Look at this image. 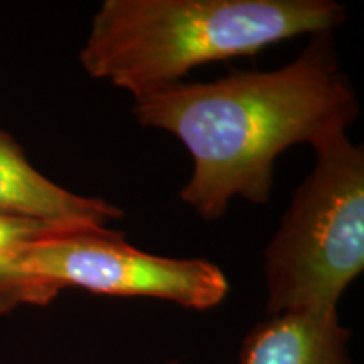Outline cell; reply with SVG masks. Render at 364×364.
Returning <instances> with one entry per match:
<instances>
[{
    "label": "cell",
    "instance_id": "6da1fadb",
    "mask_svg": "<svg viewBox=\"0 0 364 364\" xmlns=\"http://www.w3.org/2000/svg\"><path fill=\"white\" fill-rule=\"evenodd\" d=\"M132 113L140 125L169 132L188 149L193 172L181 201L211 223L235 198L265 204L277 157L346 132L359 117V103L332 33H318L279 70L181 81L135 98Z\"/></svg>",
    "mask_w": 364,
    "mask_h": 364
},
{
    "label": "cell",
    "instance_id": "7a4b0ae2",
    "mask_svg": "<svg viewBox=\"0 0 364 364\" xmlns=\"http://www.w3.org/2000/svg\"><path fill=\"white\" fill-rule=\"evenodd\" d=\"M346 17L334 0H105L80 63L135 100L181 83L198 66L332 33Z\"/></svg>",
    "mask_w": 364,
    "mask_h": 364
},
{
    "label": "cell",
    "instance_id": "3957f363",
    "mask_svg": "<svg viewBox=\"0 0 364 364\" xmlns=\"http://www.w3.org/2000/svg\"><path fill=\"white\" fill-rule=\"evenodd\" d=\"M263 252L267 316L332 312L364 270V150L336 132Z\"/></svg>",
    "mask_w": 364,
    "mask_h": 364
},
{
    "label": "cell",
    "instance_id": "277c9868",
    "mask_svg": "<svg viewBox=\"0 0 364 364\" xmlns=\"http://www.w3.org/2000/svg\"><path fill=\"white\" fill-rule=\"evenodd\" d=\"M17 267L58 292L75 287L112 297L169 300L193 311L215 309L230 294V282L215 263L142 252L108 226L34 241L19 253Z\"/></svg>",
    "mask_w": 364,
    "mask_h": 364
},
{
    "label": "cell",
    "instance_id": "5b68a950",
    "mask_svg": "<svg viewBox=\"0 0 364 364\" xmlns=\"http://www.w3.org/2000/svg\"><path fill=\"white\" fill-rule=\"evenodd\" d=\"M0 215L105 228L124 211L102 198L71 193L27 161L14 136L0 130Z\"/></svg>",
    "mask_w": 364,
    "mask_h": 364
},
{
    "label": "cell",
    "instance_id": "8992f818",
    "mask_svg": "<svg viewBox=\"0 0 364 364\" xmlns=\"http://www.w3.org/2000/svg\"><path fill=\"white\" fill-rule=\"evenodd\" d=\"M338 311L267 316L241 343L238 364H353Z\"/></svg>",
    "mask_w": 364,
    "mask_h": 364
},
{
    "label": "cell",
    "instance_id": "52a82bcc",
    "mask_svg": "<svg viewBox=\"0 0 364 364\" xmlns=\"http://www.w3.org/2000/svg\"><path fill=\"white\" fill-rule=\"evenodd\" d=\"M76 228L98 226L68 225V223L0 215V316L24 306L46 307L59 297L61 292H58L56 289L22 273L17 267V258L27 245Z\"/></svg>",
    "mask_w": 364,
    "mask_h": 364
},
{
    "label": "cell",
    "instance_id": "ba28073f",
    "mask_svg": "<svg viewBox=\"0 0 364 364\" xmlns=\"http://www.w3.org/2000/svg\"><path fill=\"white\" fill-rule=\"evenodd\" d=\"M162 364H179L177 361H167V363H162Z\"/></svg>",
    "mask_w": 364,
    "mask_h": 364
}]
</instances>
